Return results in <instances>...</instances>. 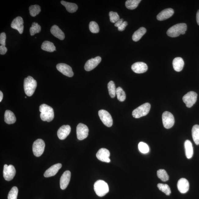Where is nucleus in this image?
I'll list each match as a JSON object with an SVG mask.
<instances>
[{
  "instance_id": "7c9ffc66",
  "label": "nucleus",
  "mask_w": 199,
  "mask_h": 199,
  "mask_svg": "<svg viewBox=\"0 0 199 199\" xmlns=\"http://www.w3.org/2000/svg\"><path fill=\"white\" fill-rule=\"evenodd\" d=\"M108 89L110 96L112 98L115 96L116 93V89L114 83L113 81H110L108 84Z\"/></svg>"
},
{
  "instance_id": "b1692460",
  "label": "nucleus",
  "mask_w": 199,
  "mask_h": 199,
  "mask_svg": "<svg viewBox=\"0 0 199 199\" xmlns=\"http://www.w3.org/2000/svg\"><path fill=\"white\" fill-rule=\"evenodd\" d=\"M184 147L185 149L186 155L188 159L192 157L193 155V148L192 143L189 140H187L185 142Z\"/></svg>"
},
{
  "instance_id": "aec40b11",
  "label": "nucleus",
  "mask_w": 199,
  "mask_h": 199,
  "mask_svg": "<svg viewBox=\"0 0 199 199\" xmlns=\"http://www.w3.org/2000/svg\"><path fill=\"white\" fill-rule=\"evenodd\" d=\"M62 166V165L61 163H57L53 165L46 170L44 174V176L49 177L56 175Z\"/></svg>"
},
{
  "instance_id": "c03bdc74",
  "label": "nucleus",
  "mask_w": 199,
  "mask_h": 199,
  "mask_svg": "<svg viewBox=\"0 0 199 199\" xmlns=\"http://www.w3.org/2000/svg\"><path fill=\"white\" fill-rule=\"evenodd\" d=\"M124 22L123 19H120L118 21H117V22L115 23L114 24V26L116 27H118L121 25L122 23Z\"/></svg>"
},
{
  "instance_id": "f8f14e48",
  "label": "nucleus",
  "mask_w": 199,
  "mask_h": 199,
  "mask_svg": "<svg viewBox=\"0 0 199 199\" xmlns=\"http://www.w3.org/2000/svg\"><path fill=\"white\" fill-rule=\"evenodd\" d=\"M56 68L64 75L68 77H72L74 75L72 67L66 64L59 63L56 65Z\"/></svg>"
},
{
  "instance_id": "2f4dec72",
  "label": "nucleus",
  "mask_w": 199,
  "mask_h": 199,
  "mask_svg": "<svg viewBox=\"0 0 199 199\" xmlns=\"http://www.w3.org/2000/svg\"><path fill=\"white\" fill-rule=\"evenodd\" d=\"M116 95L117 98L119 101L123 102L126 99V94L125 92L121 87H118L116 89Z\"/></svg>"
},
{
  "instance_id": "f03ea898",
  "label": "nucleus",
  "mask_w": 199,
  "mask_h": 199,
  "mask_svg": "<svg viewBox=\"0 0 199 199\" xmlns=\"http://www.w3.org/2000/svg\"><path fill=\"white\" fill-rule=\"evenodd\" d=\"M186 29V24L184 23H181L175 24L169 28L167 32V34L170 37H177L180 34H184Z\"/></svg>"
},
{
  "instance_id": "37998d69",
  "label": "nucleus",
  "mask_w": 199,
  "mask_h": 199,
  "mask_svg": "<svg viewBox=\"0 0 199 199\" xmlns=\"http://www.w3.org/2000/svg\"><path fill=\"white\" fill-rule=\"evenodd\" d=\"M7 49L5 46L1 45L0 46V54L1 55H4L7 52Z\"/></svg>"
},
{
  "instance_id": "4468645a",
  "label": "nucleus",
  "mask_w": 199,
  "mask_h": 199,
  "mask_svg": "<svg viewBox=\"0 0 199 199\" xmlns=\"http://www.w3.org/2000/svg\"><path fill=\"white\" fill-rule=\"evenodd\" d=\"M101 61L102 58L100 56H97L95 58H92L88 60L85 65V70L87 71H90L93 70L97 66Z\"/></svg>"
},
{
  "instance_id": "7ed1b4c3",
  "label": "nucleus",
  "mask_w": 199,
  "mask_h": 199,
  "mask_svg": "<svg viewBox=\"0 0 199 199\" xmlns=\"http://www.w3.org/2000/svg\"><path fill=\"white\" fill-rule=\"evenodd\" d=\"M37 86V81L31 76L24 79V88L25 93L28 96H31L35 92Z\"/></svg>"
},
{
  "instance_id": "9d476101",
  "label": "nucleus",
  "mask_w": 199,
  "mask_h": 199,
  "mask_svg": "<svg viewBox=\"0 0 199 199\" xmlns=\"http://www.w3.org/2000/svg\"><path fill=\"white\" fill-rule=\"evenodd\" d=\"M16 173V170L13 165H10L8 166L7 165H4L3 176L5 180L8 181L12 180L15 177Z\"/></svg>"
},
{
  "instance_id": "c756f323",
  "label": "nucleus",
  "mask_w": 199,
  "mask_h": 199,
  "mask_svg": "<svg viewBox=\"0 0 199 199\" xmlns=\"http://www.w3.org/2000/svg\"><path fill=\"white\" fill-rule=\"evenodd\" d=\"M141 1V0H128L126 2L125 6L129 9H134Z\"/></svg>"
},
{
  "instance_id": "a878e982",
  "label": "nucleus",
  "mask_w": 199,
  "mask_h": 199,
  "mask_svg": "<svg viewBox=\"0 0 199 199\" xmlns=\"http://www.w3.org/2000/svg\"><path fill=\"white\" fill-rule=\"evenodd\" d=\"M61 3L65 7L67 11L70 13H74L78 10V6L75 3L68 2L63 1H61Z\"/></svg>"
},
{
  "instance_id": "ddd939ff",
  "label": "nucleus",
  "mask_w": 199,
  "mask_h": 199,
  "mask_svg": "<svg viewBox=\"0 0 199 199\" xmlns=\"http://www.w3.org/2000/svg\"><path fill=\"white\" fill-rule=\"evenodd\" d=\"M96 156L97 159L101 161L106 163L110 162V152L107 149L102 148L99 149Z\"/></svg>"
},
{
  "instance_id": "9b49d317",
  "label": "nucleus",
  "mask_w": 199,
  "mask_h": 199,
  "mask_svg": "<svg viewBox=\"0 0 199 199\" xmlns=\"http://www.w3.org/2000/svg\"><path fill=\"white\" fill-rule=\"evenodd\" d=\"M89 129L86 125L82 123H79L76 128V134L77 138L79 140L86 139L89 135Z\"/></svg>"
},
{
  "instance_id": "bb28decb",
  "label": "nucleus",
  "mask_w": 199,
  "mask_h": 199,
  "mask_svg": "<svg viewBox=\"0 0 199 199\" xmlns=\"http://www.w3.org/2000/svg\"><path fill=\"white\" fill-rule=\"evenodd\" d=\"M147 32V30L143 27L140 28L139 29L135 32L132 37V39L134 42H138L141 39Z\"/></svg>"
},
{
  "instance_id": "de8ad7c7",
  "label": "nucleus",
  "mask_w": 199,
  "mask_h": 199,
  "mask_svg": "<svg viewBox=\"0 0 199 199\" xmlns=\"http://www.w3.org/2000/svg\"><path fill=\"white\" fill-rule=\"evenodd\" d=\"M25 98H26L27 97H25Z\"/></svg>"
},
{
  "instance_id": "a18cd8bd",
  "label": "nucleus",
  "mask_w": 199,
  "mask_h": 199,
  "mask_svg": "<svg viewBox=\"0 0 199 199\" xmlns=\"http://www.w3.org/2000/svg\"><path fill=\"white\" fill-rule=\"evenodd\" d=\"M196 20L197 24H198V25H199V10L197 12Z\"/></svg>"
},
{
  "instance_id": "f3484780",
  "label": "nucleus",
  "mask_w": 199,
  "mask_h": 199,
  "mask_svg": "<svg viewBox=\"0 0 199 199\" xmlns=\"http://www.w3.org/2000/svg\"><path fill=\"white\" fill-rule=\"evenodd\" d=\"M131 69L134 72L137 74H143L147 71L148 67L143 62H137L132 65Z\"/></svg>"
},
{
  "instance_id": "20e7f679",
  "label": "nucleus",
  "mask_w": 199,
  "mask_h": 199,
  "mask_svg": "<svg viewBox=\"0 0 199 199\" xmlns=\"http://www.w3.org/2000/svg\"><path fill=\"white\" fill-rule=\"evenodd\" d=\"M94 189L96 194L100 197L105 196L109 192L108 184L102 180H97L95 183Z\"/></svg>"
},
{
  "instance_id": "412c9836",
  "label": "nucleus",
  "mask_w": 199,
  "mask_h": 199,
  "mask_svg": "<svg viewBox=\"0 0 199 199\" xmlns=\"http://www.w3.org/2000/svg\"><path fill=\"white\" fill-rule=\"evenodd\" d=\"M174 13V11L173 9L172 8L165 9L158 14L157 16V19L158 20H164L172 16Z\"/></svg>"
},
{
  "instance_id": "5701e85b",
  "label": "nucleus",
  "mask_w": 199,
  "mask_h": 199,
  "mask_svg": "<svg viewBox=\"0 0 199 199\" xmlns=\"http://www.w3.org/2000/svg\"><path fill=\"white\" fill-rule=\"evenodd\" d=\"M173 68L177 72L182 71L184 66V62L181 57H176L174 59L173 62Z\"/></svg>"
},
{
  "instance_id": "58836bf2",
  "label": "nucleus",
  "mask_w": 199,
  "mask_h": 199,
  "mask_svg": "<svg viewBox=\"0 0 199 199\" xmlns=\"http://www.w3.org/2000/svg\"><path fill=\"white\" fill-rule=\"evenodd\" d=\"M89 27L90 31L93 33H97L99 32V27L98 24L95 22H91L89 25Z\"/></svg>"
},
{
  "instance_id": "72a5a7b5",
  "label": "nucleus",
  "mask_w": 199,
  "mask_h": 199,
  "mask_svg": "<svg viewBox=\"0 0 199 199\" xmlns=\"http://www.w3.org/2000/svg\"><path fill=\"white\" fill-rule=\"evenodd\" d=\"M157 186L159 190L167 195H169L171 193V190L168 184L159 183L157 184Z\"/></svg>"
},
{
  "instance_id": "423d86ee",
  "label": "nucleus",
  "mask_w": 199,
  "mask_h": 199,
  "mask_svg": "<svg viewBox=\"0 0 199 199\" xmlns=\"http://www.w3.org/2000/svg\"><path fill=\"white\" fill-rule=\"evenodd\" d=\"M45 147V143L42 139H39L35 141L33 145L34 154L36 157H40L43 154Z\"/></svg>"
},
{
  "instance_id": "6e6552de",
  "label": "nucleus",
  "mask_w": 199,
  "mask_h": 199,
  "mask_svg": "<svg viewBox=\"0 0 199 199\" xmlns=\"http://www.w3.org/2000/svg\"><path fill=\"white\" fill-rule=\"evenodd\" d=\"M197 94L194 92H188L183 98V100L188 108H190L196 103L197 100Z\"/></svg>"
},
{
  "instance_id": "79ce46f5",
  "label": "nucleus",
  "mask_w": 199,
  "mask_h": 199,
  "mask_svg": "<svg viewBox=\"0 0 199 199\" xmlns=\"http://www.w3.org/2000/svg\"><path fill=\"white\" fill-rule=\"evenodd\" d=\"M128 25L127 22H124L119 27L118 30L119 31H123L125 29V28Z\"/></svg>"
},
{
  "instance_id": "39448f33",
  "label": "nucleus",
  "mask_w": 199,
  "mask_h": 199,
  "mask_svg": "<svg viewBox=\"0 0 199 199\" xmlns=\"http://www.w3.org/2000/svg\"><path fill=\"white\" fill-rule=\"evenodd\" d=\"M150 104L149 103H145L133 111L132 116L136 118L145 116L148 114L150 111Z\"/></svg>"
},
{
  "instance_id": "1a4fd4ad",
  "label": "nucleus",
  "mask_w": 199,
  "mask_h": 199,
  "mask_svg": "<svg viewBox=\"0 0 199 199\" xmlns=\"http://www.w3.org/2000/svg\"><path fill=\"white\" fill-rule=\"evenodd\" d=\"M163 126L166 129L172 128L175 124V118L173 114L168 111H165L162 114Z\"/></svg>"
},
{
  "instance_id": "ea45409f",
  "label": "nucleus",
  "mask_w": 199,
  "mask_h": 199,
  "mask_svg": "<svg viewBox=\"0 0 199 199\" xmlns=\"http://www.w3.org/2000/svg\"><path fill=\"white\" fill-rule=\"evenodd\" d=\"M110 21L112 23H116L120 19V16L117 12L111 11L109 13Z\"/></svg>"
},
{
  "instance_id": "0eeeda50",
  "label": "nucleus",
  "mask_w": 199,
  "mask_h": 199,
  "mask_svg": "<svg viewBox=\"0 0 199 199\" xmlns=\"http://www.w3.org/2000/svg\"><path fill=\"white\" fill-rule=\"evenodd\" d=\"M99 115L103 123L107 127H111L113 124V120L110 114L105 110L99 111Z\"/></svg>"
},
{
  "instance_id": "c9c22d12",
  "label": "nucleus",
  "mask_w": 199,
  "mask_h": 199,
  "mask_svg": "<svg viewBox=\"0 0 199 199\" xmlns=\"http://www.w3.org/2000/svg\"><path fill=\"white\" fill-rule=\"evenodd\" d=\"M41 30V27L40 25L35 22L33 23L30 29V33L31 36H33L36 33H40Z\"/></svg>"
},
{
  "instance_id": "f257e3e1",
  "label": "nucleus",
  "mask_w": 199,
  "mask_h": 199,
  "mask_svg": "<svg viewBox=\"0 0 199 199\" xmlns=\"http://www.w3.org/2000/svg\"><path fill=\"white\" fill-rule=\"evenodd\" d=\"M41 112L40 117L43 121L51 122L54 117V110L51 107L45 104H42L40 106Z\"/></svg>"
},
{
  "instance_id": "cd10ccee",
  "label": "nucleus",
  "mask_w": 199,
  "mask_h": 199,
  "mask_svg": "<svg viewBox=\"0 0 199 199\" xmlns=\"http://www.w3.org/2000/svg\"><path fill=\"white\" fill-rule=\"evenodd\" d=\"M41 48L43 50L49 52H53L56 51V47L54 44L49 41L44 42L42 44Z\"/></svg>"
},
{
  "instance_id": "6ab92c4d",
  "label": "nucleus",
  "mask_w": 199,
  "mask_h": 199,
  "mask_svg": "<svg viewBox=\"0 0 199 199\" xmlns=\"http://www.w3.org/2000/svg\"><path fill=\"white\" fill-rule=\"evenodd\" d=\"M178 189L181 193L185 194L187 192L189 189V183L186 179L182 178L178 182Z\"/></svg>"
},
{
  "instance_id": "49530a36",
  "label": "nucleus",
  "mask_w": 199,
  "mask_h": 199,
  "mask_svg": "<svg viewBox=\"0 0 199 199\" xmlns=\"http://www.w3.org/2000/svg\"><path fill=\"white\" fill-rule=\"evenodd\" d=\"M3 98V94L2 91H0V102L2 101Z\"/></svg>"
},
{
  "instance_id": "a19ab883",
  "label": "nucleus",
  "mask_w": 199,
  "mask_h": 199,
  "mask_svg": "<svg viewBox=\"0 0 199 199\" xmlns=\"http://www.w3.org/2000/svg\"><path fill=\"white\" fill-rule=\"evenodd\" d=\"M6 34L2 33L0 35V44L2 45L5 46L6 45Z\"/></svg>"
},
{
  "instance_id": "c85d7f7f",
  "label": "nucleus",
  "mask_w": 199,
  "mask_h": 199,
  "mask_svg": "<svg viewBox=\"0 0 199 199\" xmlns=\"http://www.w3.org/2000/svg\"><path fill=\"white\" fill-rule=\"evenodd\" d=\"M192 135L195 144L199 145V125L193 126L192 129Z\"/></svg>"
},
{
  "instance_id": "2eb2a0df",
  "label": "nucleus",
  "mask_w": 199,
  "mask_h": 199,
  "mask_svg": "<svg viewBox=\"0 0 199 199\" xmlns=\"http://www.w3.org/2000/svg\"><path fill=\"white\" fill-rule=\"evenodd\" d=\"M24 22L22 17H17L13 20L11 24L12 28L17 30L20 34H22L24 30Z\"/></svg>"
},
{
  "instance_id": "e433bc0d",
  "label": "nucleus",
  "mask_w": 199,
  "mask_h": 199,
  "mask_svg": "<svg viewBox=\"0 0 199 199\" xmlns=\"http://www.w3.org/2000/svg\"><path fill=\"white\" fill-rule=\"evenodd\" d=\"M18 189L16 186H13L9 191L8 195V199H17Z\"/></svg>"
},
{
  "instance_id": "393cba45",
  "label": "nucleus",
  "mask_w": 199,
  "mask_h": 199,
  "mask_svg": "<svg viewBox=\"0 0 199 199\" xmlns=\"http://www.w3.org/2000/svg\"><path fill=\"white\" fill-rule=\"evenodd\" d=\"M4 117L5 122L8 124L15 123L16 120L14 114L12 111L9 110H7L5 111Z\"/></svg>"
},
{
  "instance_id": "4c0bfd02",
  "label": "nucleus",
  "mask_w": 199,
  "mask_h": 199,
  "mask_svg": "<svg viewBox=\"0 0 199 199\" xmlns=\"http://www.w3.org/2000/svg\"><path fill=\"white\" fill-rule=\"evenodd\" d=\"M138 149L140 152L143 154H147L149 151L148 145L143 142H140L138 144Z\"/></svg>"
},
{
  "instance_id": "473e14b6",
  "label": "nucleus",
  "mask_w": 199,
  "mask_h": 199,
  "mask_svg": "<svg viewBox=\"0 0 199 199\" xmlns=\"http://www.w3.org/2000/svg\"><path fill=\"white\" fill-rule=\"evenodd\" d=\"M30 15L33 17H35L38 15L41 12V8L38 5H31L29 7Z\"/></svg>"
},
{
  "instance_id": "f704fd0d",
  "label": "nucleus",
  "mask_w": 199,
  "mask_h": 199,
  "mask_svg": "<svg viewBox=\"0 0 199 199\" xmlns=\"http://www.w3.org/2000/svg\"><path fill=\"white\" fill-rule=\"evenodd\" d=\"M157 175L161 180L163 182H166L168 180L169 176L166 170L160 169L157 171Z\"/></svg>"
},
{
  "instance_id": "4be33fe9",
  "label": "nucleus",
  "mask_w": 199,
  "mask_h": 199,
  "mask_svg": "<svg viewBox=\"0 0 199 199\" xmlns=\"http://www.w3.org/2000/svg\"><path fill=\"white\" fill-rule=\"evenodd\" d=\"M51 32L54 36L59 39L60 40H63L65 38L64 33L58 26L56 25H54L51 27Z\"/></svg>"
},
{
  "instance_id": "dca6fc26",
  "label": "nucleus",
  "mask_w": 199,
  "mask_h": 199,
  "mask_svg": "<svg viewBox=\"0 0 199 199\" xmlns=\"http://www.w3.org/2000/svg\"><path fill=\"white\" fill-rule=\"evenodd\" d=\"M71 177V173L69 170H67L64 172L60 180V188L62 190L65 189L68 186Z\"/></svg>"
},
{
  "instance_id": "a211bd4d",
  "label": "nucleus",
  "mask_w": 199,
  "mask_h": 199,
  "mask_svg": "<svg viewBox=\"0 0 199 199\" xmlns=\"http://www.w3.org/2000/svg\"><path fill=\"white\" fill-rule=\"evenodd\" d=\"M71 128L69 125H63L59 129L57 132V136L61 140H64L70 134Z\"/></svg>"
}]
</instances>
